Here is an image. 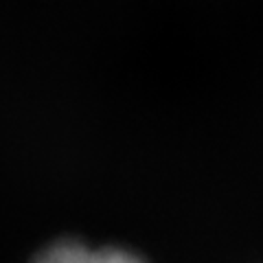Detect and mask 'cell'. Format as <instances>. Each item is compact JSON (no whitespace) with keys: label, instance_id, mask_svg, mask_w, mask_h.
<instances>
[{"label":"cell","instance_id":"6da1fadb","mask_svg":"<svg viewBox=\"0 0 263 263\" xmlns=\"http://www.w3.org/2000/svg\"><path fill=\"white\" fill-rule=\"evenodd\" d=\"M33 263H145L138 254L123 248H90L81 241H57L35 257Z\"/></svg>","mask_w":263,"mask_h":263}]
</instances>
